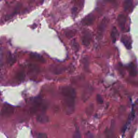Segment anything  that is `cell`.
Listing matches in <instances>:
<instances>
[{"mask_svg": "<svg viewBox=\"0 0 138 138\" xmlns=\"http://www.w3.org/2000/svg\"><path fill=\"white\" fill-rule=\"evenodd\" d=\"M72 46L73 47V48L75 49L76 50H78V48H79V45H78V43L75 41H74L72 42Z\"/></svg>", "mask_w": 138, "mask_h": 138, "instance_id": "13", "label": "cell"}, {"mask_svg": "<svg viewBox=\"0 0 138 138\" xmlns=\"http://www.w3.org/2000/svg\"><path fill=\"white\" fill-rule=\"evenodd\" d=\"M73 137L74 138H81L80 133L78 129H77L76 132H75V133H74Z\"/></svg>", "mask_w": 138, "mask_h": 138, "instance_id": "11", "label": "cell"}, {"mask_svg": "<svg viewBox=\"0 0 138 138\" xmlns=\"http://www.w3.org/2000/svg\"><path fill=\"white\" fill-rule=\"evenodd\" d=\"M91 33L89 31H85L83 34L82 37V43L85 46H88L89 45L91 40Z\"/></svg>", "mask_w": 138, "mask_h": 138, "instance_id": "2", "label": "cell"}, {"mask_svg": "<svg viewBox=\"0 0 138 138\" xmlns=\"http://www.w3.org/2000/svg\"><path fill=\"white\" fill-rule=\"evenodd\" d=\"M132 5V0H124V8L125 10L127 11L130 9Z\"/></svg>", "mask_w": 138, "mask_h": 138, "instance_id": "8", "label": "cell"}, {"mask_svg": "<svg viewBox=\"0 0 138 138\" xmlns=\"http://www.w3.org/2000/svg\"><path fill=\"white\" fill-rule=\"evenodd\" d=\"M61 93L64 98L66 112L68 114L73 113L75 108L76 92L73 88L70 86L63 87L61 88Z\"/></svg>", "mask_w": 138, "mask_h": 138, "instance_id": "1", "label": "cell"}, {"mask_svg": "<svg viewBox=\"0 0 138 138\" xmlns=\"http://www.w3.org/2000/svg\"><path fill=\"white\" fill-rule=\"evenodd\" d=\"M107 21L106 19L104 18L103 20L100 23L99 27H98V36H101L102 34H103V32H104L106 26H107Z\"/></svg>", "mask_w": 138, "mask_h": 138, "instance_id": "3", "label": "cell"}, {"mask_svg": "<svg viewBox=\"0 0 138 138\" xmlns=\"http://www.w3.org/2000/svg\"><path fill=\"white\" fill-rule=\"evenodd\" d=\"M66 35L68 37H72L73 36V35H74V32L72 30H69L67 32H66Z\"/></svg>", "mask_w": 138, "mask_h": 138, "instance_id": "14", "label": "cell"}, {"mask_svg": "<svg viewBox=\"0 0 138 138\" xmlns=\"http://www.w3.org/2000/svg\"><path fill=\"white\" fill-rule=\"evenodd\" d=\"M97 100L98 102L99 103H102L103 102L102 98L101 97V96L99 95H98L97 96Z\"/></svg>", "mask_w": 138, "mask_h": 138, "instance_id": "12", "label": "cell"}, {"mask_svg": "<svg viewBox=\"0 0 138 138\" xmlns=\"http://www.w3.org/2000/svg\"><path fill=\"white\" fill-rule=\"evenodd\" d=\"M118 36V32L117 31V29L115 27L113 28L111 32V37L113 43H114L116 41V39Z\"/></svg>", "mask_w": 138, "mask_h": 138, "instance_id": "7", "label": "cell"}, {"mask_svg": "<svg viewBox=\"0 0 138 138\" xmlns=\"http://www.w3.org/2000/svg\"><path fill=\"white\" fill-rule=\"evenodd\" d=\"M106 1H112V0H106Z\"/></svg>", "mask_w": 138, "mask_h": 138, "instance_id": "16", "label": "cell"}, {"mask_svg": "<svg viewBox=\"0 0 138 138\" xmlns=\"http://www.w3.org/2000/svg\"><path fill=\"white\" fill-rule=\"evenodd\" d=\"M37 120L38 121L40 122H47V121H48V118L42 114L39 116L37 117Z\"/></svg>", "mask_w": 138, "mask_h": 138, "instance_id": "9", "label": "cell"}, {"mask_svg": "<svg viewBox=\"0 0 138 138\" xmlns=\"http://www.w3.org/2000/svg\"><path fill=\"white\" fill-rule=\"evenodd\" d=\"M95 20V17L93 15H89L86 16L84 19L82 21V23L84 25L89 26L92 24Z\"/></svg>", "mask_w": 138, "mask_h": 138, "instance_id": "5", "label": "cell"}, {"mask_svg": "<svg viewBox=\"0 0 138 138\" xmlns=\"http://www.w3.org/2000/svg\"><path fill=\"white\" fill-rule=\"evenodd\" d=\"M118 22L120 28L123 30L125 28V25L126 22V17L123 14H120L118 17Z\"/></svg>", "mask_w": 138, "mask_h": 138, "instance_id": "4", "label": "cell"}, {"mask_svg": "<svg viewBox=\"0 0 138 138\" xmlns=\"http://www.w3.org/2000/svg\"><path fill=\"white\" fill-rule=\"evenodd\" d=\"M3 111L4 112V114H10V113H12L13 108H10L9 107H7V108H5L4 110H3Z\"/></svg>", "mask_w": 138, "mask_h": 138, "instance_id": "10", "label": "cell"}, {"mask_svg": "<svg viewBox=\"0 0 138 138\" xmlns=\"http://www.w3.org/2000/svg\"><path fill=\"white\" fill-rule=\"evenodd\" d=\"M121 42L124 44V45L128 49H130L131 48V39L127 37H122L121 38Z\"/></svg>", "mask_w": 138, "mask_h": 138, "instance_id": "6", "label": "cell"}, {"mask_svg": "<svg viewBox=\"0 0 138 138\" xmlns=\"http://www.w3.org/2000/svg\"><path fill=\"white\" fill-rule=\"evenodd\" d=\"M8 58H9L8 59V61H9V63H12V64L14 62V57L12 55L9 56V57Z\"/></svg>", "mask_w": 138, "mask_h": 138, "instance_id": "15", "label": "cell"}]
</instances>
